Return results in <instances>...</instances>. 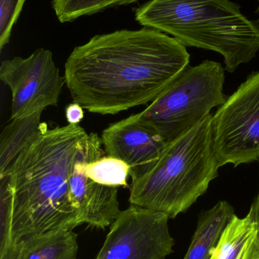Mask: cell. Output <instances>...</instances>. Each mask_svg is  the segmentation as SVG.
Instances as JSON below:
<instances>
[{"mask_svg": "<svg viewBox=\"0 0 259 259\" xmlns=\"http://www.w3.org/2000/svg\"><path fill=\"white\" fill-rule=\"evenodd\" d=\"M25 0H0V50L9 42Z\"/></svg>", "mask_w": 259, "mask_h": 259, "instance_id": "ac0fdd59", "label": "cell"}, {"mask_svg": "<svg viewBox=\"0 0 259 259\" xmlns=\"http://www.w3.org/2000/svg\"><path fill=\"white\" fill-rule=\"evenodd\" d=\"M12 202L10 175L0 177V259L18 258V245L12 232Z\"/></svg>", "mask_w": 259, "mask_h": 259, "instance_id": "2e32d148", "label": "cell"}, {"mask_svg": "<svg viewBox=\"0 0 259 259\" xmlns=\"http://www.w3.org/2000/svg\"><path fill=\"white\" fill-rule=\"evenodd\" d=\"M143 27L171 35L186 47L217 52L233 73L259 50V24L230 0H149L133 9Z\"/></svg>", "mask_w": 259, "mask_h": 259, "instance_id": "3957f363", "label": "cell"}, {"mask_svg": "<svg viewBox=\"0 0 259 259\" xmlns=\"http://www.w3.org/2000/svg\"><path fill=\"white\" fill-rule=\"evenodd\" d=\"M65 117L68 124H79L84 118L83 108L78 103H71L65 109Z\"/></svg>", "mask_w": 259, "mask_h": 259, "instance_id": "d6986e66", "label": "cell"}, {"mask_svg": "<svg viewBox=\"0 0 259 259\" xmlns=\"http://www.w3.org/2000/svg\"><path fill=\"white\" fill-rule=\"evenodd\" d=\"M101 140L106 155L129 165L132 181L156 165L168 143L139 113L110 124L103 130Z\"/></svg>", "mask_w": 259, "mask_h": 259, "instance_id": "30bf717a", "label": "cell"}, {"mask_svg": "<svg viewBox=\"0 0 259 259\" xmlns=\"http://www.w3.org/2000/svg\"><path fill=\"white\" fill-rule=\"evenodd\" d=\"M220 167L259 161V71L248 76L211 120Z\"/></svg>", "mask_w": 259, "mask_h": 259, "instance_id": "8992f818", "label": "cell"}, {"mask_svg": "<svg viewBox=\"0 0 259 259\" xmlns=\"http://www.w3.org/2000/svg\"><path fill=\"white\" fill-rule=\"evenodd\" d=\"M88 137L79 124L50 129L47 123L11 168L12 232L16 244L81 222L71 199L69 175L76 154Z\"/></svg>", "mask_w": 259, "mask_h": 259, "instance_id": "7a4b0ae2", "label": "cell"}, {"mask_svg": "<svg viewBox=\"0 0 259 259\" xmlns=\"http://www.w3.org/2000/svg\"><path fill=\"white\" fill-rule=\"evenodd\" d=\"M101 137L95 133L88 137L79 148L69 175L71 199L80 214L82 224L104 230L120 215L118 188L101 185L88 178L87 164L104 156Z\"/></svg>", "mask_w": 259, "mask_h": 259, "instance_id": "9c48e42d", "label": "cell"}, {"mask_svg": "<svg viewBox=\"0 0 259 259\" xmlns=\"http://www.w3.org/2000/svg\"><path fill=\"white\" fill-rule=\"evenodd\" d=\"M210 114L202 122L167 143L156 165L132 181L130 205L175 219L186 212L218 176Z\"/></svg>", "mask_w": 259, "mask_h": 259, "instance_id": "277c9868", "label": "cell"}, {"mask_svg": "<svg viewBox=\"0 0 259 259\" xmlns=\"http://www.w3.org/2000/svg\"><path fill=\"white\" fill-rule=\"evenodd\" d=\"M168 215L136 205L121 211L95 259H164L175 240Z\"/></svg>", "mask_w": 259, "mask_h": 259, "instance_id": "ba28073f", "label": "cell"}, {"mask_svg": "<svg viewBox=\"0 0 259 259\" xmlns=\"http://www.w3.org/2000/svg\"><path fill=\"white\" fill-rule=\"evenodd\" d=\"M77 237L70 229L33 236L18 243L17 259H77Z\"/></svg>", "mask_w": 259, "mask_h": 259, "instance_id": "4fadbf2b", "label": "cell"}, {"mask_svg": "<svg viewBox=\"0 0 259 259\" xmlns=\"http://www.w3.org/2000/svg\"><path fill=\"white\" fill-rule=\"evenodd\" d=\"M250 210L253 214L254 219H255V222L258 225L259 231V192L258 196L255 198V200L251 205Z\"/></svg>", "mask_w": 259, "mask_h": 259, "instance_id": "ffe728a7", "label": "cell"}, {"mask_svg": "<svg viewBox=\"0 0 259 259\" xmlns=\"http://www.w3.org/2000/svg\"><path fill=\"white\" fill-rule=\"evenodd\" d=\"M257 13H258V15H259V3H258V9H257Z\"/></svg>", "mask_w": 259, "mask_h": 259, "instance_id": "44dd1931", "label": "cell"}, {"mask_svg": "<svg viewBox=\"0 0 259 259\" xmlns=\"http://www.w3.org/2000/svg\"><path fill=\"white\" fill-rule=\"evenodd\" d=\"M129 165L122 160L114 157L103 156L87 164L86 176L101 185L114 187H128L129 175Z\"/></svg>", "mask_w": 259, "mask_h": 259, "instance_id": "e0dca14e", "label": "cell"}, {"mask_svg": "<svg viewBox=\"0 0 259 259\" xmlns=\"http://www.w3.org/2000/svg\"><path fill=\"white\" fill-rule=\"evenodd\" d=\"M0 79L12 93L11 119L28 116L56 106L65 83L53 53L40 48L27 58L3 61Z\"/></svg>", "mask_w": 259, "mask_h": 259, "instance_id": "52a82bcc", "label": "cell"}, {"mask_svg": "<svg viewBox=\"0 0 259 259\" xmlns=\"http://www.w3.org/2000/svg\"><path fill=\"white\" fill-rule=\"evenodd\" d=\"M43 111L11 119L0 136V177L9 175L16 158L42 128Z\"/></svg>", "mask_w": 259, "mask_h": 259, "instance_id": "5bb4252c", "label": "cell"}, {"mask_svg": "<svg viewBox=\"0 0 259 259\" xmlns=\"http://www.w3.org/2000/svg\"><path fill=\"white\" fill-rule=\"evenodd\" d=\"M235 215L234 207L220 201L213 208L199 214L197 228L183 259H209L224 230Z\"/></svg>", "mask_w": 259, "mask_h": 259, "instance_id": "7c38bea8", "label": "cell"}, {"mask_svg": "<svg viewBox=\"0 0 259 259\" xmlns=\"http://www.w3.org/2000/svg\"><path fill=\"white\" fill-rule=\"evenodd\" d=\"M209 259H259L258 227L251 210L243 219L232 218Z\"/></svg>", "mask_w": 259, "mask_h": 259, "instance_id": "8fae6325", "label": "cell"}, {"mask_svg": "<svg viewBox=\"0 0 259 259\" xmlns=\"http://www.w3.org/2000/svg\"><path fill=\"white\" fill-rule=\"evenodd\" d=\"M185 46L143 27L96 35L65 64L74 103L91 113L116 115L152 103L190 64Z\"/></svg>", "mask_w": 259, "mask_h": 259, "instance_id": "6da1fadb", "label": "cell"}, {"mask_svg": "<svg viewBox=\"0 0 259 259\" xmlns=\"http://www.w3.org/2000/svg\"><path fill=\"white\" fill-rule=\"evenodd\" d=\"M138 0H52L51 5L61 23L72 22L111 8L126 6Z\"/></svg>", "mask_w": 259, "mask_h": 259, "instance_id": "9a60e30c", "label": "cell"}, {"mask_svg": "<svg viewBox=\"0 0 259 259\" xmlns=\"http://www.w3.org/2000/svg\"><path fill=\"white\" fill-rule=\"evenodd\" d=\"M225 81V68L219 62L205 60L188 65L140 115L170 143L226 102Z\"/></svg>", "mask_w": 259, "mask_h": 259, "instance_id": "5b68a950", "label": "cell"}]
</instances>
